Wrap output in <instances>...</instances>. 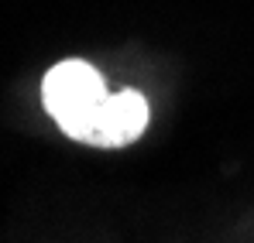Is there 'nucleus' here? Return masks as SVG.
Listing matches in <instances>:
<instances>
[{
	"label": "nucleus",
	"instance_id": "1",
	"mask_svg": "<svg viewBox=\"0 0 254 243\" xmlns=\"http://www.w3.org/2000/svg\"><path fill=\"white\" fill-rule=\"evenodd\" d=\"M42 103L69 141L103 151L134 144L151 117L144 93H110L96 65L86 58H65L45 72Z\"/></svg>",
	"mask_w": 254,
	"mask_h": 243
}]
</instances>
